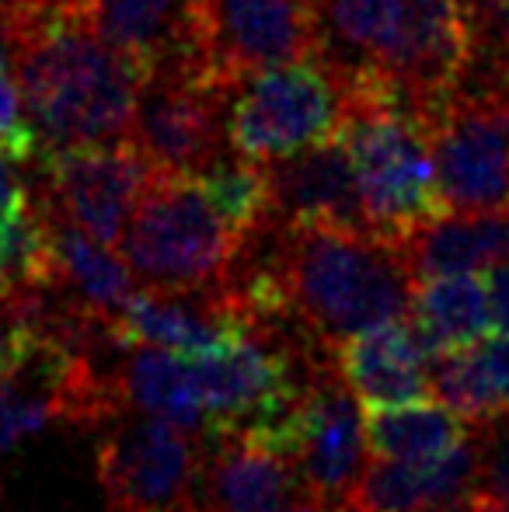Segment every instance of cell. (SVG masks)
Masks as SVG:
<instances>
[{"label": "cell", "mask_w": 509, "mask_h": 512, "mask_svg": "<svg viewBox=\"0 0 509 512\" xmlns=\"http://www.w3.org/2000/svg\"><path fill=\"white\" fill-rule=\"evenodd\" d=\"M7 56L46 150L126 140L143 70L102 42L81 14H11Z\"/></svg>", "instance_id": "obj_1"}, {"label": "cell", "mask_w": 509, "mask_h": 512, "mask_svg": "<svg viewBox=\"0 0 509 512\" xmlns=\"http://www.w3.org/2000/svg\"><path fill=\"white\" fill-rule=\"evenodd\" d=\"M318 56L346 88H381L429 115L464 81L461 0H314Z\"/></svg>", "instance_id": "obj_2"}, {"label": "cell", "mask_w": 509, "mask_h": 512, "mask_svg": "<svg viewBox=\"0 0 509 512\" xmlns=\"http://www.w3.org/2000/svg\"><path fill=\"white\" fill-rule=\"evenodd\" d=\"M339 140L353 157L363 216L374 234L405 244L415 227L447 213L429 122L405 98L381 88H346Z\"/></svg>", "instance_id": "obj_3"}, {"label": "cell", "mask_w": 509, "mask_h": 512, "mask_svg": "<svg viewBox=\"0 0 509 512\" xmlns=\"http://www.w3.org/2000/svg\"><path fill=\"white\" fill-rule=\"evenodd\" d=\"M241 244L245 234L210 206L196 175L154 168L129 213L119 251L150 290L210 293L231 279Z\"/></svg>", "instance_id": "obj_4"}, {"label": "cell", "mask_w": 509, "mask_h": 512, "mask_svg": "<svg viewBox=\"0 0 509 512\" xmlns=\"http://www.w3.org/2000/svg\"><path fill=\"white\" fill-rule=\"evenodd\" d=\"M346 112V84L321 56L258 70L238 84L227 108V147L269 164L335 140Z\"/></svg>", "instance_id": "obj_5"}, {"label": "cell", "mask_w": 509, "mask_h": 512, "mask_svg": "<svg viewBox=\"0 0 509 512\" xmlns=\"http://www.w3.org/2000/svg\"><path fill=\"white\" fill-rule=\"evenodd\" d=\"M98 485L109 512H206L203 436L140 411H123L98 436Z\"/></svg>", "instance_id": "obj_6"}, {"label": "cell", "mask_w": 509, "mask_h": 512, "mask_svg": "<svg viewBox=\"0 0 509 512\" xmlns=\"http://www.w3.org/2000/svg\"><path fill=\"white\" fill-rule=\"evenodd\" d=\"M447 213L509 206V91L457 88L426 115Z\"/></svg>", "instance_id": "obj_7"}, {"label": "cell", "mask_w": 509, "mask_h": 512, "mask_svg": "<svg viewBox=\"0 0 509 512\" xmlns=\"http://www.w3.org/2000/svg\"><path fill=\"white\" fill-rule=\"evenodd\" d=\"M234 88L199 67L157 70L143 81L126 140L157 171L199 175L224 157Z\"/></svg>", "instance_id": "obj_8"}, {"label": "cell", "mask_w": 509, "mask_h": 512, "mask_svg": "<svg viewBox=\"0 0 509 512\" xmlns=\"http://www.w3.org/2000/svg\"><path fill=\"white\" fill-rule=\"evenodd\" d=\"M35 164L39 196L109 248H119L129 213L154 171L129 140L39 150Z\"/></svg>", "instance_id": "obj_9"}, {"label": "cell", "mask_w": 509, "mask_h": 512, "mask_svg": "<svg viewBox=\"0 0 509 512\" xmlns=\"http://www.w3.org/2000/svg\"><path fill=\"white\" fill-rule=\"evenodd\" d=\"M206 60L238 91L245 77L318 56L314 0H203Z\"/></svg>", "instance_id": "obj_10"}, {"label": "cell", "mask_w": 509, "mask_h": 512, "mask_svg": "<svg viewBox=\"0 0 509 512\" xmlns=\"http://www.w3.org/2000/svg\"><path fill=\"white\" fill-rule=\"evenodd\" d=\"M363 418L356 394L342 384L335 363H318L307 377L297 411V443L290 464L311 495L342 502L363 471Z\"/></svg>", "instance_id": "obj_11"}, {"label": "cell", "mask_w": 509, "mask_h": 512, "mask_svg": "<svg viewBox=\"0 0 509 512\" xmlns=\"http://www.w3.org/2000/svg\"><path fill=\"white\" fill-rule=\"evenodd\" d=\"M81 18L98 39L133 60L143 77L182 67L213 74L203 0H84Z\"/></svg>", "instance_id": "obj_12"}, {"label": "cell", "mask_w": 509, "mask_h": 512, "mask_svg": "<svg viewBox=\"0 0 509 512\" xmlns=\"http://www.w3.org/2000/svg\"><path fill=\"white\" fill-rule=\"evenodd\" d=\"M272 192V220L279 223H335V227H367L356 185L353 157L335 136L293 157L265 164Z\"/></svg>", "instance_id": "obj_13"}, {"label": "cell", "mask_w": 509, "mask_h": 512, "mask_svg": "<svg viewBox=\"0 0 509 512\" xmlns=\"http://www.w3.org/2000/svg\"><path fill=\"white\" fill-rule=\"evenodd\" d=\"M335 373L363 408H394L433 394L429 363L419 331L405 321H387L346 338L332 356Z\"/></svg>", "instance_id": "obj_14"}, {"label": "cell", "mask_w": 509, "mask_h": 512, "mask_svg": "<svg viewBox=\"0 0 509 512\" xmlns=\"http://www.w3.org/2000/svg\"><path fill=\"white\" fill-rule=\"evenodd\" d=\"M475 467L478 446L471 429V439L436 460L377 457L367 471H360L342 506L349 512H433L471 492Z\"/></svg>", "instance_id": "obj_15"}, {"label": "cell", "mask_w": 509, "mask_h": 512, "mask_svg": "<svg viewBox=\"0 0 509 512\" xmlns=\"http://www.w3.org/2000/svg\"><path fill=\"white\" fill-rule=\"evenodd\" d=\"M203 471L206 512H279L311 495L297 467L241 439H210Z\"/></svg>", "instance_id": "obj_16"}, {"label": "cell", "mask_w": 509, "mask_h": 512, "mask_svg": "<svg viewBox=\"0 0 509 512\" xmlns=\"http://www.w3.org/2000/svg\"><path fill=\"white\" fill-rule=\"evenodd\" d=\"M35 203L46 209L56 251V286L49 293H56V297L67 300L70 307L84 310V314L109 321L129 300V293L136 290L133 269L123 258L112 255L109 244L95 241L77 223H70L67 216L56 213L42 196Z\"/></svg>", "instance_id": "obj_17"}, {"label": "cell", "mask_w": 509, "mask_h": 512, "mask_svg": "<svg viewBox=\"0 0 509 512\" xmlns=\"http://www.w3.org/2000/svg\"><path fill=\"white\" fill-rule=\"evenodd\" d=\"M405 255L419 279L489 272L509 262V206L433 216L405 237Z\"/></svg>", "instance_id": "obj_18"}, {"label": "cell", "mask_w": 509, "mask_h": 512, "mask_svg": "<svg viewBox=\"0 0 509 512\" xmlns=\"http://www.w3.org/2000/svg\"><path fill=\"white\" fill-rule=\"evenodd\" d=\"M126 359L112 373V387L123 411L154 415L178 429H203V391L192 356L171 349H123Z\"/></svg>", "instance_id": "obj_19"}, {"label": "cell", "mask_w": 509, "mask_h": 512, "mask_svg": "<svg viewBox=\"0 0 509 512\" xmlns=\"http://www.w3.org/2000/svg\"><path fill=\"white\" fill-rule=\"evenodd\" d=\"M412 328L419 331L429 356L475 345L492 328L489 293L475 272L419 279L412 304Z\"/></svg>", "instance_id": "obj_20"}, {"label": "cell", "mask_w": 509, "mask_h": 512, "mask_svg": "<svg viewBox=\"0 0 509 512\" xmlns=\"http://www.w3.org/2000/svg\"><path fill=\"white\" fill-rule=\"evenodd\" d=\"M367 450L384 460H436L471 439V425L447 405L408 401L394 408H370L363 418Z\"/></svg>", "instance_id": "obj_21"}, {"label": "cell", "mask_w": 509, "mask_h": 512, "mask_svg": "<svg viewBox=\"0 0 509 512\" xmlns=\"http://www.w3.org/2000/svg\"><path fill=\"white\" fill-rule=\"evenodd\" d=\"M203 196L210 206L231 223L238 234H252L262 227L272 213V192H269V171L265 164L248 161V157H220L206 171L196 175Z\"/></svg>", "instance_id": "obj_22"}, {"label": "cell", "mask_w": 509, "mask_h": 512, "mask_svg": "<svg viewBox=\"0 0 509 512\" xmlns=\"http://www.w3.org/2000/svg\"><path fill=\"white\" fill-rule=\"evenodd\" d=\"M429 380H433V394H440L443 405L457 411L471 429L506 415L489 384V373H485L482 359H478V349H471V345L433 356Z\"/></svg>", "instance_id": "obj_23"}, {"label": "cell", "mask_w": 509, "mask_h": 512, "mask_svg": "<svg viewBox=\"0 0 509 512\" xmlns=\"http://www.w3.org/2000/svg\"><path fill=\"white\" fill-rule=\"evenodd\" d=\"M475 446L478 467L468 495H475L489 512H509V415L478 425Z\"/></svg>", "instance_id": "obj_24"}, {"label": "cell", "mask_w": 509, "mask_h": 512, "mask_svg": "<svg viewBox=\"0 0 509 512\" xmlns=\"http://www.w3.org/2000/svg\"><path fill=\"white\" fill-rule=\"evenodd\" d=\"M39 143V129L28 115L21 88L0 67V154H7L11 161H35Z\"/></svg>", "instance_id": "obj_25"}, {"label": "cell", "mask_w": 509, "mask_h": 512, "mask_svg": "<svg viewBox=\"0 0 509 512\" xmlns=\"http://www.w3.org/2000/svg\"><path fill=\"white\" fill-rule=\"evenodd\" d=\"M478 349V359H482L485 373H489V384L496 391L499 405L509 415V335H499V338H489V342L475 345Z\"/></svg>", "instance_id": "obj_26"}, {"label": "cell", "mask_w": 509, "mask_h": 512, "mask_svg": "<svg viewBox=\"0 0 509 512\" xmlns=\"http://www.w3.org/2000/svg\"><path fill=\"white\" fill-rule=\"evenodd\" d=\"M14 164L7 154H0V220H11V216H21L28 206H32V196H28L25 182L18 178Z\"/></svg>", "instance_id": "obj_27"}, {"label": "cell", "mask_w": 509, "mask_h": 512, "mask_svg": "<svg viewBox=\"0 0 509 512\" xmlns=\"http://www.w3.org/2000/svg\"><path fill=\"white\" fill-rule=\"evenodd\" d=\"M485 293H489L492 328L499 335H509V262L492 265L489 276H485Z\"/></svg>", "instance_id": "obj_28"}, {"label": "cell", "mask_w": 509, "mask_h": 512, "mask_svg": "<svg viewBox=\"0 0 509 512\" xmlns=\"http://www.w3.org/2000/svg\"><path fill=\"white\" fill-rule=\"evenodd\" d=\"M84 0H0V11L11 14H81Z\"/></svg>", "instance_id": "obj_29"}, {"label": "cell", "mask_w": 509, "mask_h": 512, "mask_svg": "<svg viewBox=\"0 0 509 512\" xmlns=\"http://www.w3.org/2000/svg\"><path fill=\"white\" fill-rule=\"evenodd\" d=\"M279 512H349L342 502H325V499H318V495H300L297 502H290L286 509H279Z\"/></svg>", "instance_id": "obj_30"}, {"label": "cell", "mask_w": 509, "mask_h": 512, "mask_svg": "<svg viewBox=\"0 0 509 512\" xmlns=\"http://www.w3.org/2000/svg\"><path fill=\"white\" fill-rule=\"evenodd\" d=\"M433 512H489V509H485L482 502L475 499V495H461V499L447 502V506H440V509H433Z\"/></svg>", "instance_id": "obj_31"}, {"label": "cell", "mask_w": 509, "mask_h": 512, "mask_svg": "<svg viewBox=\"0 0 509 512\" xmlns=\"http://www.w3.org/2000/svg\"><path fill=\"white\" fill-rule=\"evenodd\" d=\"M0 67H7V39H4V21H0Z\"/></svg>", "instance_id": "obj_32"}]
</instances>
